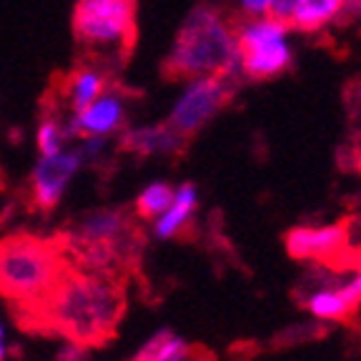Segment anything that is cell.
I'll use <instances>...</instances> for the list:
<instances>
[{
  "label": "cell",
  "mask_w": 361,
  "mask_h": 361,
  "mask_svg": "<svg viewBox=\"0 0 361 361\" xmlns=\"http://www.w3.org/2000/svg\"><path fill=\"white\" fill-rule=\"evenodd\" d=\"M108 85L111 80H108V71L103 68V63H83L63 78L61 103L68 113H75L90 106L101 93H106Z\"/></svg>",
  "instance_id": "11"
},
{
  "label": "cell",
  "mask_w": 361,
  "mask_h": 361,
  "mask_svg": "<svg viewBox=\"0 0 361 361\" xmlns=\"http://www.w3.org/2000/svg\"><path fill=\"white\" fill-rule=\"evenodd\" d=\"M130 361H193L191 341L173 329H158L133 351Z\"/></svg>",
  "instance_id": "14"
},
{
  "label": "cell",
  "mask_w": 361,
  "mask_h": 361,
  "mask_svg": "<svg viewBox=\"0 0 361 361\" xmlns=\"http://www.w3.org/2000/svg\"><path fill=\"white\" fill-rule=\"evenodd\" d=\"M173 80L198 75H224L231 80L238 73L236 25L214 6H196L180 23L164 66Z\"/></svg>",
  "instance_id": "2"
},
{
  "label": "cell",
  "mask_w": 361,
  "mask_h": 361,
  "mask_svg": "<svg viewBox=\"0 0 361 361\" xmlns=\"http://www.w3.org/2000/svg\"><path fill=\"white\" fill-rule=\"evenodd\" d=\"M135 3L138 0H78L73 8L75 43L96 56L123 58L135 40Z\"/></svg>",
  "instance_id": "5"
},
{
  "label": "cell",
  "mask_w": 361,
  "mask_h": 361,
  "mask_svg": "<svg viewBox=\"0 0 361 361\" xmlns=\"http://www.w3.org/2000/svg\"><path fill=\"white\" fill-rule=\"evenodd\" d=\"M0 361H8V326L0 319Z\"/></svg>",
  "instance_id": "23"
},
{
  "label": "cell",
  "mask_w": 361,
  "mask_h": 361,
  "mask_svg": "<svg viewBox=\"0 0 361 361\" xmlns=\"http://www.w3.org/2000/svg\"><path fill=\"white\" fill-rule=\"evenodd\" d=\"M23 316L43 331L93 349L111 341L118 331L126 316V291L111 274L68 266L53 291Z\"/></svg>",
  "instance_id": "1"
},
{
  "label": "cell",
  "mask_w": 361,
  "mask_h": 361,
  "mask_svg": "<svg viewBox=\"0 0 361 361\" xmlns=\"http://www.w3.org/2000/svg\"><path fill=\"white\" fill-rule=\"evenodd\" d=\"M238 8L246 18L266 16L271 8V0H238Z\"/></svg>",
  "instance_id": "21"
},
{
  "label": "cell",
  "mask_w": 361,
  "mask_h": 361,
  "mask_svg": "<svg viewBox=\"0 0 361 361\" xmlns=\"http://www.w3.org/2000/svg\"><path fill=\"white\" fill-rule=\"evenodd\" d=\"M88 346L78 344V341H66L63 338V346L56 351L53 361H88Z\"/></svg>",
  "instance_id": "20"
},
{
  "label": "cell",
  "mask_w": 361,
  "mask_h": 361,
  "mask_svg": "<svg viewBox=\"0 0 361 361\" xmlns=\"http://www.w3.org/2000/svg\"><path fill=\"white\" fill-rule=\"evenodd\" d=\"M236 45L238 73L251 80L276 78L293 61L291 28L271 13L243 18L236 25Z\"/></svg>",
  "instance_id": "6"
},
{
  "label": "cell",
  "mask_w": 361,
  "mask_h": 361,
  "mask_svg": "<svg viewBox=\"0 0 361 361\" xmlns=\"http://www.w3.org/2000/svg\"><path fill=\"white\" fill-rule=\"evenodd\" d=\"M286 251L296 261H311L316 266H336L349 254V226H296L286 233Z\"/></svg>",
  "instance_id": "10"
},
{
  "label": "cell",
  "mask_w": 361,
  "mask_h": 361,
  "mask_svg": "<svg viewBox=\"0 0 361 361\" xmlns=\"http://www.w3.org/2000/svg\"><path fill=\"white\" fill-rule=\"evenodd\" d=\"M128 121V101L121 90L108 85L106 93L96 98L90 106L66 116V130L71 143L83 138H111L126 128Z\"/></svg>",
  "instance_id": "9"
},
{
  "label": "cell",
  "mask_w": 361,
  "mask_h": 361,
  "mask_svg": "<svg viewBox=\"0 0 361 361\" xmlns=\"http://www.w3.org/2000/svg\"><path fill=\"white\" fill-rule=\"evenodd\" d=\"M338 288H341V293H344V299L349 301L351 309L354 311L359 309L361 306V259L346 276L338 279Z\"/></svg>",
  "instance_id": "19"
},
{
  "label": "cell",
  "mask_w": 361,
  "mask_h": 361,
  "mask_svg": "<svg viewBox=\"0 0 361 361\" xmlns=\"http://www.w3.org/2000/svg\"><path fill=\"white\" fill-rule=\"evenodd\" d=\"M71 143L66 130V118H63L58 111H45L38 121V128H35V148H38V156H51L58 153Z\"/></svg>",
  "instance_id": "17"
},
{
  "label": "cell",
  "mask_w": 361,
  "mask_h": 361,
  "mask_svg": "<svg viewBox=\"0 0 361 361\" xmlns=\"http://www.w3.org/2000/svg\"><path fill=\"white\" fill-rule=\"evenodd\" d=\"M228 78L224 75H198L183 80V90L173 101L166 123L180 135H196L221 113L228 101Z\"/></svg>",
  "instance_id": "7"
},
{
  "label": "cell",
  "mask_w": 361,
  "mask_h": 361,
  "mask_svg": "<svg viewBox=\"0 0 361 361\" xmlns=\"http://www.w3.org/2000/svg\"><path fill=\"white\" fill-rule=\"evenodd\" d=\"M71 266L93 274H111L121 269L135 251V226L128 211L116 206L90 209L75 221L63 238Z\"/></svg>",
  "instance_id": "4"
},
{
  "label": "cell",
  "mask_w": 361,
  "mask_h": 361,
  "mask_svg": "<svg viewBox=\"0 0 361 361\" xmlns=\"http://www.w3.org/2000/svg\"><path fill=\"white\" fill-rule=\"evenodd\" d=\"M173 188L176 186H171L169 180H151L148 186H143L133 201L135 219H141V221L156 219V216L171 203V198H173Z\"/></svg>",
  "instance_id": "18"
},
{
  "label": "cell",
  "mask_w": 361,
  "mask_h": 361,
  "mask_svg": "<svg viewBox=\"0 0 361 361\" xmlns=\"http://www.w3.org/2000/svg\"><path fill=\"white\" fill-rule=\"evenodd\" d=\"M296 3H299V0H271L269 13L271 16L281 18V20H288V16H291V11H293Z\"/></svg>",
  "instance_id": "22"
},
{
  "label": "cell",
  "mask_w": 361,
  "mask_h": 361,
  "mask_svg": "<svg viewBox=\"0 0 361 361\" xmlns=\"http://www.w3.org/2000/svg\"><path fill=\"white\" fill-rule=\"evenodd\" d=\"M68 266L63 238L11 233L0 238V296L25 314L53 291Z\"/></svg>",
  "instance_id": "3"
},
{
  "label": "cell",
  "mask_w": 361,
  "mask_h": 361,
  "mask_svg": "<svg viewBox=\"0 0 361 361\" xmlns=\"http://www.w3.org/2000/svg\"><path fill=\"white\" fill-rule=\"evenodd\" d=\"M183 141L169 123L143 126V128H123L121 130V148L133 153L135 158H164L176 156L183 148Z\"/></svg>",
  "instance_id": "12"
},
{
  "label": "cell",
  "mask_w": 361,
  "mask_h": 361,
  "mask_svg": "<svg viewBox=\"0 0 361 361\" xmlns=\"http://www.w3.org/2000/svg\"><path fill=\"white\" fill-rule=\"evenodd\" d=\"M304 309L319 322H344V319H349L354 314V309H351L341 288H338V279L316 283L311 291H306Z\"/></svg>",
  "instance_id": "15"
},
{
  "label": "cell",
  "mask_w": 361,
  "mask_h": 361,
  "mask_svg": "<svg viewBox=\"0 0 361 361\" xmlns=\"http://www.w3.org/2000/svg\"><path fill=\"white\" fill-rule=\"evenodd\" d=\"M346 8V0H299L288 16V28L316 33L336 20Z\"/></svg>",
  "instance_id": "16"
},
{
  "label": "cell",
  "mask_w": 361,
  "mask_h": 361,
  "mask_svg": "<svg viewBox=\"0 0 361 361\" xmlns=\"http://www.w3.org/2000/svg\"><path fill=\"white\" fill-rule=\"evenodd\" d=\"M198 211V191L193 183H180L173 188V198L156 219L151 221V233L158 241H171L186 231Z\"/></svg>",
  "instance_id": "13"
},
{
  "label": "cell",
  "mask_w": 361,
  "mask_h": 361,
  "mask_svg": "<svg viewBox=\"0 0 361 361\" xmlns=\"http://www.w3.org/2000/svg\"><path fill=\"white\" fill-rule=\"evenodd\" d=\"M83 166L85 161L80 151L71 146L51 153V156H38L33 171H30V201L35 209L43 214L56 211Z\"/></svg>",
  "instance_id": "8"
}]
</instances>
